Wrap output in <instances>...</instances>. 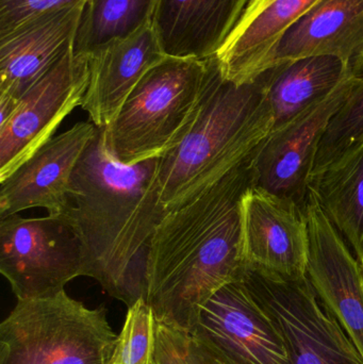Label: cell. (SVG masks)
Returning a JSON list of instances; mask_svg holds the SVG:
<instances>
[{"instance_id": "6da1fadb", "label": "cell", "mask_w": 363, "mask_h": 364, "mask_svg": "<svg viewBox=\"0 0 363 364\" xmlns=\"http://www.w3.org/2000/svg\"><path fill=\"white\" fill-rule=\"evenodd\" d=\"M160 159L121 164L98 128L70 181L66 212L82 243V276L128 308L147 301L151 241L166 215Z\"/></svg>"}, {"instance_id": "7a4b0ae2", "label": "cell", "mask_w": 363, "mask_h": 364, "mask_svg": "<svg viewBox=\"0 0 363 364\" xmlns=\"http://www.w3.org/2000/svg\"><path fill=\"white\" fill-rule=\"evenodd\" d=\"M253 159L168 212L151 241L147 303L156 320L191 333L205 304L242 279V198Z\"/></svg>"}, {"instance_id": "3957f363", "label": "cell", "mask_w": 363, "mask_h": 364, "mask_svg": "<svg viewBox=\"0 0 363 364\" xmlns=\"http://www.w3.org/2000/svg\"><path fill=\"white\" fill-rule=\"evenodd\" d=\"M266 85V70L255 80L238 85L224 78L217 57L210 58L202 111L183 142L160 159L166 213L253 159L274 125Z\"/></svg>"}, {"instance_id": "277c9868", "label": "cell", "mask_w": 363, "mask_h": 364, "mask_svg": "<svg viewBox=\"0 0 363 364\" xmlns=\"http://www.w3.org/2000/svg\"><path fill=\"white\" fill-rule=\"evenodd\" d=\"M209 76L210 58L166 55L143 76L104 128L112 155L129 166L162 158L178 146L202 111Z\"/></svg>"}, {"instance_id": "5b68a950", "label": "cell", "mask_w": 363, "mask_h": 364, "mask_svg": "<svg viewBox=\"0 0 363 364\" xmlns=\"http://www.w3.org/2000/svg\"><path fill=\"white\" fill-rule=\"evenodd\" d=\"M117 336L104 307L90 309L65 290L17 301L0 324V364H111Z\"/></svg>"}, {"instance_id": "8992f818", "label": "cell", "mask_w": 363, "mask_h": 364, "mask_svg": "<svg viewBox=\"0 0 363 364\" xmlns=\"http://www.w3.org/2000/svg\"><path fill=\"white\" fill-rule=\"evenodd\" d=\"M278 331L292 364H363V357L308 277L246 267L242 278Z\"/></svg>"}, {"instance_id": "52a82bcc", "label": "cell", "mask_w": 363, "mask_h": 364, "mask_svg": "<svg viewBox=\"0 0 363 364\" xmlns=\"http://www.w3.org/2000/svg\"><path fill=\"white\" fill-rule=\"evenodd\" d=\"M82 267V243L67 212L0 220V272L17 301L62 292Z\"/></svg>"}, {"instance_id": "ba28073f", "label": "cell", "mask_w": 363, "mask_h": 364, "mask_svg": "<svg viewBox=\"0 0 363 364\" xmlns=\"http://www.w3.org/2000/svg\"><path fill=\"white\" fill-rule=\"evenodd\" d=\"M89 59L70 49L17 102L0 126V181L53 138L62 122L82 105L89 85Z\"/></svg>"}, {"instance_id": "9c48e42d", "label": "cell", "mask_w": 363, "mask_h": 364, "mask_svg": "<svg viewBox=\"0 0 363 364\" xmlns=\"http://www.w3.org/2000/svg\"><path fill=\"white\" fill-rule=\"evenodd\" d=\"M355 77L350 75L325 100L271 132L251 161L254 186L306 209L320 143Z\"/></svg>"}, {"instance_id": "30bf717a", "label": "cell", "mask_w": 363, "mask_h": 364, "mask_svg": "<svg viewBox=\"0 0 363 364\" xmlns=\"http://www.w3.org/2000/svg\"><path fill=\"white\" fill-rule=\"evenodd\" d=\"M190 333L223 364H292L281 335L242 279L205 304Z\"/></svg>"}, {"instance_id": "8fae6325", "label": "cell", "mask_w": 363, "mask_h": 364, "mask_svg": "<svg viewBox=\"0 0 363 364\" xmlns=\"http://www.w3.org/2000/svg\"><path fill=\"white\" fill-rule=\"evenodd\" d=\"M309 248L307 277L363 357L362 267L313 193L306 203Z\"/></svg>"}, {"instance_id": "7c38bea8", "label": "cell", "mask_w": 363, "mask_h": 364, "mask_svg": "<svg viewBox=\"0 0 363 364\" xmlns=\"http://www.w3.org/2000/svg\"><path fill=\"white\" fill-rule=\"evenodd\" d=\"M241 208L245 267L287 277L306 276V209L254 186L245 192Z\"/></svg>"}, {"instance_id": "4fadbf2b", "label": "cell", "mask_w": 363, "mask_h": 364, "mask_svg": "<svg viewBox=\"0 0 363 364\" xmlns=\"http://www.w3.org/2000/svg\"><path fill=\"white\" fill-rule=\"evenodd\" d=\"M97 132L93 123L76 124L0 181V218L31 208L65 212L72 173Z\"/></svg>"}, {"instance_id": "5bb4252c", "label": "cell", "mask_w": 363, "mask_h": 364, "mask_svg": "<svg viewBox=\"0 0 363 364\" xmlns=\"http://www.w3.org/2000/svg\"><path fill=\"white\" fill-rule=\"evenodd\" d=\"M85 1L45 13L0 38V96L21 100L72 49Z\"/></svg>"}, {"instance_id": "9a60e30c", "label": "cell", "mask_w": 363, "mask_h": 364, "mask_svg": "<svg viewBox=\"0 0 363 364\" xmlns=\"http://www.w3.org/2000/svg\"><path fill=\"white\" fill-rule=\"evenodd\" d=\"M87 57L90 79L81 108L96 127L106 128L139 81L166 55L148 23L129 38Z\"/></svg>"}, {"instance_id": "2e32d148", "label": "cell", "mask_w": 363, "mask_h": 364, "mask_svg": "<svg viewBox=\"0 0 363 364\" xmlns=\"http://www.w3.org/2000/svg\"><path fill=\"white\" fill-rule=\"evenodd\" d=\"M321 0H249L217 57L224 78L242 85L268 70L285 34Z\"/></svg>"}, {"instance_id": "e0dca14e", "label": "cell", "mask_w": 363, "mask_h": 364, "mask_svg": "<svg viewBox=\"0 0 363 364\" xmlns=\"http://www.w3.org/2000/svg\"><path fill=\"white\" fill-rule=\"evenodd\" d=\"M315 55L338 58L363 76V0H321L281 38L268 70Z\"/></svg>"}, {"instance_id": "ac0fdd59", "label": "cell", "mask_w": 363, "mask_h": 364, "mask_svg": "<svg viewBox=\"0 0 363 364\" xmlns=\"http://www.w3.org/2000/svg\"><path fill=\"white\" fill-rule=\"evenodd\" d=\"M249 0H157L151 26L168 57L217 55Z\"/></svg>"}, {"instance_id": "d6986e66", "label": "cell", "mask_w": 363, "mask_h": 364, "mask_svg": "<svg viewBox=\"0 0 363 364\" xmlns=\"http://www.w3.org/2000/svg\"><path fill=\"white\" fill-rule=\"evenodd\" d=\"M350 75L354 74L332 55L302 58L266 70V100L274 119L272 132L325 100Z\"/></svg>"}, {"instance_id": "ffe728a7", "label": "cell", "mask_w": 363, "mask_h": 364, "mask_svg": "<svg viewBox=\"0 0 363 364\" xmlns=\"http://www.w3.org/2000/svg\"><path fill=\"white\" fill-rule=\"evenodd\" d=\"M310 192L363 267V140L313 176Z\"/></svg>"}, {"instance_id": "44dd1931", "label": "cell", "mask_w": 363, "mask_h": 364, "mask_svg": "<svg viewBox=\"0 0 363 364\" xmlns=\"http://www.w3.org/2000/svg\"><path fill=\"white\" fill-rule=\"evenodd\" d=\"M157 0H87L72 43L74 55H90L151 23Z\"/></svg>"}, {"instance_id": "7402d4cb", "label": "cell", "mask_w": 363, "mask_h": 364, "mask_svg": "<svg viewBox=\"0 0 363 364\" xmlns=\"http://www.w3.org/2000/svg\"><path fill=\"white\" fill-rule=\"evenodd\" d=\"M363 140V76L355 77L351 91L320 143L313 177ZM311 177V178H313Z\"/></svg>"}, {"instance_id": "603a6c76", "label": "cell", "mask_w": 363, "mask_h": 364, "mask_svg": "<svg viewBox=\"0 0 363 364\" xmlns=\"http://www.w3.org/2000/svg\"><path fill=\"white\" fill-rule=\"evenodd\" d=\"M156 318L144 299L128 308L111 364H153Z\"/></svg>"}, {"instance_id": "cb8c5ba5", "label": "cell", "mask_w": 363, "mask_h": 364, "mask_svg": "<svg viewBox=\"0 0 363 364\" xmlns=\"http://www.w3.org/2000/svg\"><path fill=\"white\" fill-rule=\"evenodd\" d=\"M153 364H223L191 333L156 320Z\"/></svg>"}, {"instance_id": "d4e9b609", "label": "cell", "mask_w": 363, "mask_h": 364, "mask_svg": "<svg viewBox=\"0 0 363 364\" xmlns=\"http://www.w3.org/2000/svg\"><path fill=\"white\" fill-rule=\"evenodd\" d=\"M83 1L85 0H0V38L40 15Z\"/></svg>"}, {"instance_id": "484cf974", "label": "cell", "mask_w": 363, "mask_h": 364, "mask_svg": "<svg viewBox=\"0 0 363 364\" xmlns=\"http://www.w3.org/2000/svg\"><path fill=\"white\" fill-rule=\"evenodd\" d=\"M362 275H363V267H362Z\"/></svg>"}]
</instances>
